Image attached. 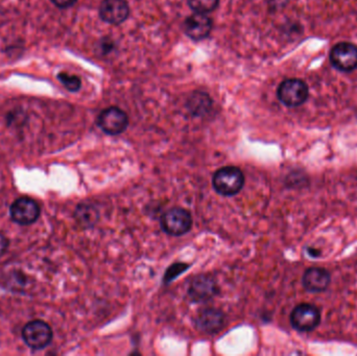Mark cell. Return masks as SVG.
Segmentation results:
<instances>
[{"label":"cell","instance_id":"6da1fadb","mask_svg":"<svg viewBox=\"0 0 357 356\" xmlns=\"http://www.w3.org/2000/svg\"><path fill=\"white\" fill-rule=\"evenodd\" d=\"M212 185L214 190L220 196H235L245 185V175L238 167H222L214 173Z\"/></svg>","mask_w":357,"mask_h":356},{"label":"cell","instance_id":"7a4b0ae2","mask_svg":"<svg viewBox=\"0 0 357 356\" xmlns=\"http://www.w3.org/2000/svg\"><path fill=\"white\" fill-rule=\"evenodd\" d=\"M192 227V217L186 209L175 207L163 213L161 228L172 236H182Z\"/></svg>","mask_w":357,"mask_h":356},{"label":"cell","instance_id":"3957f363","mask_svg":"<svg viewBox=\"0 0 357 356\" xmlns=\"http://www.w3.org/2000/svg\"><path fill=\"white\" fill-rule=\"evenodd\" d=\"M22 339L29 348L41 350L52 342V330L45 322L33 320L23 327Z\"/></svg>","mask_w":357,"mask_h":356},{"label":"cell","instance_id":"277c9868","mask_svg":"<svg viewBox=\"0 0 357 356\" xmlns=\"http://www.w3.org/2000/svg\"><path fill=\"white\" fill-rule=\"evenodd\" d=\"M289 319L291 326L298 332H312L320 325L321 311L314 305L302 303L293 309Z\"/></svg>","mask_w":357,"mask_h":356},{"label":"cell","instance_id":"5b68a950","mask_svg":"<svg viewBox=\"0 0 357 356\" xmlns=\"http://www.w3.org/2000/svg\"><path fill=\"white\" fill-rule=\"evenodd\" d=\"M278 98L289 108L301 106L308 98L307 85L301 79H285L279 86Z\"/></svg>","mask_w":357,"mask_h":356},{"label":"cell","instance_id":"8992f818","mask_svg":"<svg viewBox=\"0 0 357 356\" xmlns=\"http://www.w3.org/2000/svg\"><path fill=\"white\" fill-rule=\"evenodd\" d=\"M98 125L108 135H119L127 130L129 117L127 113L117 107L105 109L98 117Z\"/></svg>","mask_w":357,"mask_h":356},{"label":"cell","instance_id":"52a82bcc","mask_svg":"<svg viewBox=\"0 0 357 356\" xmlns=\"http://www.w3.org/2000/svg\"><path fill=\"white\" fill-rule=\"evenodd\" d=\"M10 219L21 226L31 225L40 217V207L29 198H19L10 207Z\"/></svg>","mask_w":357,"mask_h":356},{"label":"cell","instance_id":"ba28073f","mask_svg":"<svg viewBox=\"0 0 357 356\" xmlns=\"http://www.w3.org/2000/svg\"><path fill=\"white\" fill-rule=\"evenodd\" d=\"M220 292L215 280L209 275H199L191 282L188 297L192 302L205 303L212 300Z\"/></svg>","mask_w":357,"mask_h":356},{"label":"cell","instance_id":"9c48e42d","mask_svg":"<svg viewBox=\"0 0 357 356\" xmlns=\"http://www.w3.org/2000/svg\"><path fill=\"white\" fill-rule=\"evenodd\" d=\"M333 66L344 72H350L357 68V47L354 44L342 42L337 44L331 52Z\"/></svg>","mask_w":357,"mask_h":356},{"label":"cell","instance_id":"30bf717a","mask_svg":"<svg viewBox=\"0 0 357 356\" xmlns=\"http://www.w3.org/2000/svg\"><path fill=\"white\" fill-rule=\"evenodd\" d=\"M226 316L218 309H205L197 314L195 327L208 334H218L224 327Z\"/></svg>","mask_w":357,"mask_h":356},{"label":"cell","instance_id":"8fae6325","mask_svg":"<svg viewBox=\"0 0 357 356\" xmlns=\"http://www.w3.org/2000/svg\"><path fill=\"white\" fill-rule=\"evenodd\" d=\"M130 8L126 0H102L100 16L109 24L119 25L129 17Z\"/></svg>","mask_w":357,"mask_h":356},{"label":"cell","instance_id":"7c38bea8","mask_svg":"<svg viewBox=\"0 0 357 356\" xmlns=\"http://www.w3.org/2000/svg\"><path fill=\"white\" fill-rule=\"evenodd\" d=\"M212 29V22L209 17L201 13H195L187 17L184 22V31L190 39L195 41L205 39Z\"/></svg>","mask_w":357,"mask_h":356},{"label":"cell","instance_id":"4fadbf2b","mask_svg":"<svg viewBox=\"0 0 357 356\" xmlns=\"http://www.w3.org/2000/svg\"><path fill=\"white\" fill-rule=\"evenodd\" d=\"M331 282V273L323 268H310L306 270L302 278L304 288L310 293L325 292Z\"/></svg>","mask_w":357,"mask_h":356},{"label":"cell","instance_id":"5bb4252c","mask_svg":"<svg viewBox=\"0 0 357 356\" xmlns=\"http://www.w3.org/2000/svg\"><path fill=\"white\" fill-rule=\"evenodd\" d=\"M77 223L84 229L94 227L100 219V212L93 205L79 204L75 211Z\"/></svg>","mask_w":357,"mask_h":356},{"label":"cell","instance_id":"9a60e30c","mask_svg":"<svg viewBox=\"0 0 357 356\" xmlns=\"http://www.w3.org/2000/svg\"><path fill=\"white\" fill-rule=\"evenodd\" d=\"M188 4L195 13L207 14L218 8V0H188Z\"/></svg>","mask_w":357,"mask_h":356},{"label":"cell","instance_id":"2e32d148","mask_svg":"<svg viewBox=\"0 0 357 356\" xmlns=\"http://www.w3.org/2000/svg\"><path fill=\"white\" fill-rule=\"evenodd\" d=\"M58 79H60L61 83L66 87L71 92L79 91L81 88V79L77 75H68V73H59Z\"/></svg>","mask_w":357,"mask_h":356},{"label":"cell","instance_id":"e0dca14e","mask_svg":"<svg viewBox=\"0 0 357 356\" xmlns=\"http://www.w3.org/2000/svg\"><path fill=\"white\" fill-rule=\"evenodd\" d=\"M187 267L185 263H176L175 265L169 268V271H167V275H165V281H171L174 278L177 277L178 274H181V272L185 271Z\"/></svg>","mask_w":357,"mask_h":356},{"label":"cell","instance_id":"ac0fdd59","mask_svg":"<svg viewBox=\"0 0 357 356\" xmlns=\"http://www.w3.org/2000/svg\"><path fill=\"white\" fill-rule=\"evenodd\" d=\"M8 248V240L6 238L2 232H0V257L3 256L6 254V251Z\"/></svg>","mask_w":357,"mask_h":356},{"label":"cell","instance_id":"d6986e66","mask_svg":"<svg viewBox=\"0 0 357 356\" xmlns=\"http://www.w3.org/2000/svg\"><path fill=\"white\" fill-rule=\"evenodd\" d=\"M58 8H66L73 6L77 0H52Z\"/></svg>","mask_w":357,"mask_h":356},{"label":"cell","instance_id":"ffe728a7","mask_svg":"<svg viewBox=\"0 0 357 356\" xmlns=\"http://www.w3.org/2000/svg\"><path fill=\"white\" fill-rule=\"evenodd\" d=\"M308 254L312 257H319L321 255V251L318 249L308 248Z\"/></svg>","mask_w":357,"mask_h":356}]
</instances>
